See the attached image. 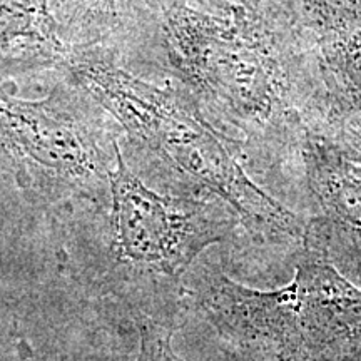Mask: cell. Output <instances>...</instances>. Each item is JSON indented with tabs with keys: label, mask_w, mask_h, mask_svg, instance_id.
Returning a JSON list of instances; mask_svg holds the SVG:
<instances>
[{
	"label": "cell",
	"mask_w": 361,
	"mask_h": 361,
	"mask_svg": "<svg viewBox=\"0 0 361 361\" xmlns=\"http://www.w3.org/2000/svg\"><path fill=\"white\" fill-rule=\"evenodd\" d=\"M64 64L85 94L156 157L176 188L218 197L238 214L252 245L295 258L303 247L306 219L259 186L228 141L183 99L121 71L92 45L74 49Z\"/></svg>",
	"instance_id": "6da1fadb"
},
{
	"label": "cell",
	"mask_w": 361,
	"mask_h": 361,
	"mask_svg": "<svg viewBox=\"0 0 361 361\" xmlns=\"http://www.w3.org/2000/svg\"><path fill=\"white\" fill-rule=\"evenodd\" d=\"M184 295L255 361L361 360V288L305 245L295 276L276 290L247 288L204 261Z\"/></svg>",
	"instance_id": "7a4b0ae2"
},
{
	"label": "cell",
	"mask_w": 361,
	"mask_h": 361,
	"mask_svg": "<svg viewBox=\"0 0 361 361\" xmlns=\"http://www.w3.org/2000/svg\"><path fill=\"white\" fill-rule=\"evenodd\" d=\"M111 255L129 284L135 322H174L184 278L207 247L243 229L238 214L218 197L149 189L128 168L119 146L109 176Z\"/></svg>",
	"instance_id": "3957f363"
},
{
	"label": "cell",
	"mask_w": 361,
	"mask_h": 361,
	"mask_svg": "<svg viewBox=\"0 0 361 361\" xmlns=\"http://www.w3.org/2000/svg\"><path fill=\"white\" fill-rule=\"evenodd\" d=\"M114 151L79 92L57 87L44 101H22L0 84V164L22 186L51 196H94L109 188Z\"/></svg>",
	"instance_id": "277c9868"
},
{
	"label": "cell",
	"mask_w": 361,
	"mask_h": 361,
	"mask_svg": "<svg viewBox=\"0 0 361 361\" xmlns=\"http://www.w3.org/2000/svg\"><path fill=\"white\" fill-rule=\"evenodd\" d=\"M303 169L313 209L303 245L361 288V152L311 137L303 149Z\"/></svg>",
	"instance_id": "5b68a950"
},
{
	"label": "cell",
	"mask_w": 361,
	"mask_h": 361,
	"mask_svg": "<svg viewBox=\"0 0 361 361\" xmlns=\"http://www.w3.org/2000/svg\"><path fill=\"white\" fill-rule=\"evenodd\" d=\"M71 52L72 47L57 25L17 0H0V72L62 64Z\"/></svg>",
	"instance_id": "8992f818"
},
{
	"label": "cell",
	"mask_w": 361,
	"mask_h": 361,
	"mask_svg": "<svg viewBox=\"0 0 361 361\" xmlns=\"http://www.w3.org/2000/svg\"><path fill=\"white\" fill-rule=\"evenodd\" d=\"M340 80L350 101L361 109V45L343 54Z\"/></svg>",
	"instance_id": "52a82bcc"
}]
</instances>
